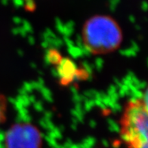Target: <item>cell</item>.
<instances>
[{
  "label": "cell",
  "instance_id": "cell-1",
  "mask_svg": "<svg viewBox=\"0 0 148 148\" xmlns=\"http://www.w3.org/2000/svg\"><path fill=\"white\" fill-rule=\"evenodd\" d=\"M81 37L85 49L94 55L114 52L123 42L120 25L114 18L105 14H97L86 20Z\"/></svg>",
  "mask_w": 148,
  "mask_h": 148
},
{
  "label": "cell",
  "instance_id": "cell-2",
  "mask_svg": "<svg viewBox=\"0 0 148 148\" xmlns=\"http://www.w3.org/2000/svg\"><path fill=\"white\" fill-rule=\"evenodd\" d=\"M121 138L128 148H148L147 92L129 100L125 104L120 121Z\"/></svg>",
  "mask_w": 148,
  "mask_h": 148
},
{
  "label": "cell",
  "instance_id": "cell-3",
  "mask_svg": "<svg viewBox=\"0 0 148 148\" xmlns=\"http://www.w3.org/2000/svg\"><path fill=\"white\" fill-rule=\"evenodd\" d=\"M5 148H42V136L39 129L29 123L14 124L5 135Z\"/></svg>",
  "mask_w": 148,
  "mask_h": 148
},
{
  "label": "cell",
  "instance_id": "cell-4",
  "mask_svg": "<svg viewBox=\"0 0 148 148\" xmlns=\"http://www.w3.org/2000/svg\"><path fill=\"white\" fill-rule=\"evenodd\" d=\"M8 110V101L4 95L0 93V126L5 122Z\"/></svg>",
  "mask_w": 148,
  "mask_h": 148
},
{
  "label": "cell",
  "instance_id": "cell-5",
  "mask_svg": "<svg viewBox=\"0 0 148 148\" xmlns=\"http://www.w3.org/2000/svg\"><path fill=\"white\" fill-rule=\"evenodd\" d=\"M24 5L26 6L27 10H30L33 11L34 10V6H35V0H23Z\"/></svg>",
  "mask_w": 148,
  "mask_h": 148
}]
</instances>
